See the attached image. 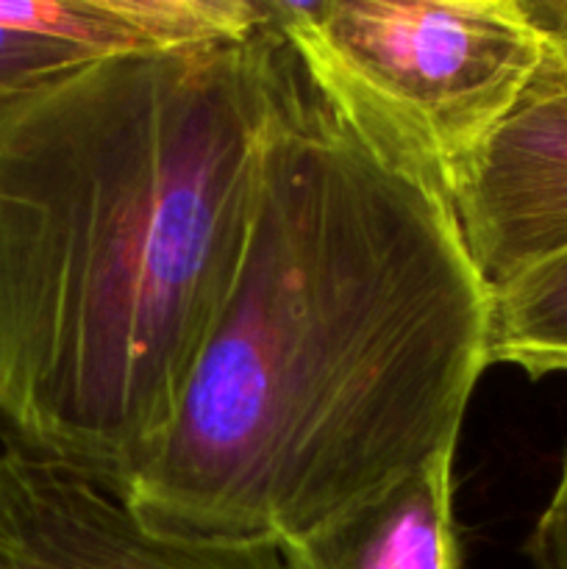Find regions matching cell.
<instances>
[{
    "label": "cell",
    "instance_id": "obj_1",
    "mask_svg": "<svg viewBox=\"0 0 567 569\" xmlns=\"http://www.w3.org/2000/svg\"><path fill=\"white\" fill-rule=\"evenodd\" d=\"M489 303L454 200L372 148L287 44L239 267L122 500L215 542L331 526L456 453Z\"/></svg>",
    "mask_w": 567,
    "mask_h": 569
},
{
    "label": "cell",
    "instance_id": "obj_2",
    "mask_svg": "<svg viewBox=\"0 0 567 569\" xmlns=\"http://www.w3.org/2000/svg\"><path fill=\"white\" fill-rule=\"evenodd\" d=\"M284 56L265 20L0 117L3 448L120 498L153 456L239 267Z\"/></svg>",
    "mask_w": 567,
    "mask_h": 569
},
{
    "label": "cell",
    "instance_id": "obj_3",
    "mask_svg": "<svg viewBox=\"0 0 567 569\" xmlns=\"http://www.w3.org/2000/svg\"><path fill=\"white\" fill-rule=\"evenodd\" d=\"M322 98L454 200L543 56L528 0H261Z\"/></svg>",
    "mask_w": 567,
    "mask_h": 569
},
{
    "label": "cell",
    "instance_id": "obj_4",
    "mask_svg": "<svg viewBox=\"0 0 567 569\" xmlns=\"http://www.w3.org/2000/svg\"><path fill=\"white\" fill-rule=\"evenodd\" d=\"M543 56L454 192L489 289L567 250V0H528Z\"/></svg>",
    "mask_w": 567,
    "mask_h": 569
},
{
    "label": "cell",
    "instance_id": "obj_5",
    "mask_svg": "<svg viewBox=\"0 0 567 569\" xmlns=\"http://www.w3.org/2000/svg\"><path fill=\"white\" fill-rule=\"evenodd\" d=\"M0 569H287L281 548L165 533L56 461L0 450Z\"/></svg>",
    "mask_w": 567,
    "mask_h": 569
},
{
    "label": "cell",
    "instance_id": "obj_6",
    "mask_svg": "<svg viewBox=\"0 0 567 569\" xmlns=\"http://www.w3.org/2000/svg\"><path fill=\"white\" fill-rule=\"evenodd\" d=\"M261 26V0H0V117L100 61L233 42Z\"/></svg>",
    "mask_w": 567,
    "mask_h": 569
},
{
    "label": "cell",
    "instance_id": "obj_7",
    "mask_svg": "<svg viewBox=\"0 0 567 569\" xmlns=\"http://www.w3.org/2000/svg\"><path fill=\"white\" fill-rule=\"evenodd\" d=\"M287 569H461L454 453L422 465L331 526L281 545Z\"/></svg>",
    "mask_w": 567,
    "mask_h": 569
},
{
    "label": "cell",
    "instance_id": "obj_8",
    "mask_svg": "<svg viewBox=\"0 0 567 569\" xmlns=\"http://www.w3.org/2000/svg\"><path fill=\"white\" fill-rule=\"evenodd\" d=\"M489 365H509L539 381L567 376V250L493 289Z\"/></svg>",
    "mask_w": 567,
    "mask_h": 569
},
{
    "label": "cell",
    "instance_id": "obj_9",
    "mask_svg": "<svg viewBox=\"0 0 567 569\" xmlns=\"http://www.w3.org/2000/svg\"><path fill=\"white\" fill-rule=\"evenodd\" d=\"M523 553L534 569H567V448L559 461V481L528 533Z\"/></svg>",
    "mask_w": 567,
    "mask_h": 569
}]
</instances>
